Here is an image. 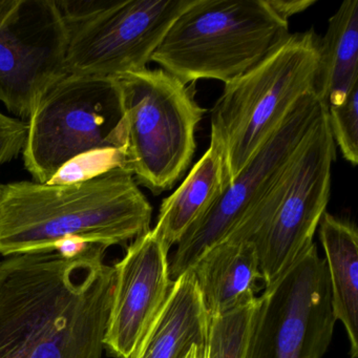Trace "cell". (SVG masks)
<instances>
[{"label": "cell", "mask_w": 358, "mask_h": 358, "mask_svg": "<svg viewBox=\"0 0 358 358\" xmlns=\"http://www.w3.org/2000/svg\"><path fill=\"white\" fill-rule=\"evenodd\" d=\"M320 238L326 253L331 306L350 341V355L358 356V234L354 224L324 213Z\"/></svg>", "instance_id": "cell-16"}, {"label": "cell", "mask_w": 358, "mask_h": 358, "mask_svg": "<svg viewBox=\"0 0 358 358\" xmlns=\"http://www.w3.org/2000/svg\"><path fill=\"white\" fill-rule=\"evenodd\" d=\"M28 124L18 119L5 118L0 120V166L10 162L24 150Z\"/></svg>", "instance_id": "cell-20"}, {"label": "cell", "mask_w": 358, "mask_h": 358, "mask_svg": "<svg viewBox=\"0 0 358 358\" xmlns=\"http://www.w3.org/2000/svg\"><path fill=\"white\" fill-rule=\"evenodd\" d=\"M190 270L209 318L257 299L262 273L250 241H223L205 252Z\"/></svg>", "instance_id": "cell-13"}, {"label": "cell", "mask_w": 358, "mask_h": 358, "mask_svg": "<svg viewBox=\"0 0 358 358\" xmlns=\"http://www.w3.org/2000/svg\"><path fill=\"white\" fill-rule=\"evenodd\" d=\"M315 94L328 106H339L358 85V0H345L318 39Z\"/></svg>", "instance_id": "cell-17"}, {"label": "cell", "mask_w": 358, "mask_h": 358, "mask_svg": "<svg viewBox=\"0 0 358 358\" xmlns=\"http://www.w3.org/2000/svg\"><path fill=\"white\" fill-rule=\"evenodd\" d=\"M267 3L276 15L288 22L293 15L301 13L315 5L316 0H267Z\"/></svg>", "instance_id": "cell-21"}, {"label": "cell", "mask_w": 358, "mask_h": 358, "mask_svg": "<svg viewBox=\"0 0 358 358\" xmlns=\"http://www.w3.org/2000/svg\"><path fill=\"white\" fill-rule=\"evenodd\" d=\"M152 207L117 166L59 183L0 184V255L49 252L69 238L108 249L150 230Z\"/></svg>", "instance_id": "cell-2"}, {"label": "cell", "mask_w": 358, "mask_h": 358, "mask_svg": "<svg viewBox=\"0 0 358 358\" xmlns=\"http://www.w3.org/2000/svg\"><path fill=\"white\" fill-rule=\"evenodd\" d=\"M28 118L22 152L33 181L49 183L94 155L123 157L124 115L114 79L66 73L41 93Z\"/></svg>", "instance_id": "cell-5"}, {"label": "cell", "mask_w": 358, "mask_h": 358, "mask_svg": "<svg viewBox=\"0 0 358 358\" xmlns=\"http://www.w3.org/2000/svg\"><path fill=\"white\" fill-rule=\"evenodd\" d=\"M66 31L56 0H16L0 15V102L30 116L43 91L66 74Z\"/></svg>", "instance_id": "cell-11"}, {"label": "cell", "mask_w": 358, "mask_h": 358, "mask_svg": "<svg viewBox=\"0 0 358 358\" xmlns=\"http://www.w3.org/2000/svg\"><path fill=\"white\" fill-rule=\"evenodd\" d=\"M106 250L0 262V358H102L115 284Z\"/></svg>", "instance_id": "cell-1"}, {"label": "cell", "mask_w": 358, "mask_h": 358, "mask_svg": "<svg viewBox=\"0 0 358 358\" xmlns=\"http://www.w3.org/2000/svg\"><path fill=\"white\" fill-rule=\"evenodd\" d=\"M188 358H206V347H194Z\"/></svg>", "instance_id": "cell-22"}, {"label": "cell", "mask_w": 358, "mask_h": 358, "mask_svg": "<svg viewBox=\"0 0 358 358\" xmlns=\"http://www.w3.org/2000/svg\"><path fill=\"white\" fill-rule=\"evenodd\" d=\"M335 322L326 262L313 244L257 297L246 358H320Z\"/></svg>", "instance_id": "cell-9"}, {"label": "cell", "mask_w": 358, "mask_h": 358, "mask_svg": "<svg viewBox=\"0 0 358 358\" xmlns=\"http://www.w3.org/2000/svg\"><path fill=\"white\" fill-rule=\"evenodd\" d=\"M209 316L192 270L173 280L166 303L131 358H188L206 347Z\"/></svg>", "instance_id": "cell-14"}, {"label": "cell", "mask_w": 358, "mask_h": 358, "mask_svg": "<svg viewBox=\"0 0 358 358\" xmlns=\"http://www.w3.org/2000/svg\"><path fill=\"white\" fill-rule=\"evenodd\" d=\"M267 0H194L173 22L152 62L185 85L227 83L289 36Z\"/></svg>", "instance_id": "cell-3"}, {"label": "cell", "mask_w": 358, "mask_h": 358, "mask_svg": "<svg viewBox=\"0 0 358 358\" xmlns=\"http://www.w3.org/2000/svg\"><path fill=\"white\" fill-rule=\"evenodd\" d=\"M3 118H5V115L1 114V113H0V120H1V119H3Z\"/></svg>", "instance_id": "cell-24"}, {"label": "cell", "mask_w": 358, "mask_h": 358, "mask_svg": "<svg viewBox=\"0 0 358 358\" xmlns=\"http://www.w3.org/2000/svg\"><path fill=\"white\" fill-rule=\"evenodd\" d=\"M66 31V73L117 79L148 69L194 0H56Z\"/></svg>", "instance_id": "cell-7"}, {"label": "cell", "mask_w": 358, "mask_h": 358, "mask_svg": "<svg viewBox=\"0 0 358 358\" xmlns=\"http://www.w3.org/2000/svg\"><path fill=\"white\" fill-rule=\"evenodd\" d=\"M327 110L328 106L315 92L299 100L213 208L178 243L169 263L171 282L192 269L205 252L226 240L248 217L284 177L297 150Z\"/></svg>", "instance_id": "cell-8"}, {"label": "cell", "mask_w": 358, "mask_h": 358, "mask_svg": "<svg viewBox=\"0 0 358 358\" xmlns=\"http://www.w3.org/2000/svg\"><path fill=\"white\" fill-rule=\"evenodd\" d=\"M318 37L289 34L259 64L225 83L210 113L211 141L223 152L230 183L288 116L315 92Z\"/></svg>", "instance_id": "cell-4"}, {"label": "cell", "mask_w": 358, "mask_h": 358, "mask_svg": "<svg viewBox=\"0 0 358 358\" xmlns=\"http://www.w3.org/2000/svg\"><path fill=\"white\" fill-rule=\"evenodd\" d=\"M257 308L252 303L209 318L206 358H246Z\"/></svg>", "instance_id": "cell-18"}, {"label": "cell", "mask_w": 358, "mask_h": 358, "mask_svg": "<svg viewBox=\"0 0 358 358\" xmlns=\"http://www.w3.org/2000/svg\"><path fill=\"white\" fill-rule=\"evenodd\" d=\"M16 0H0V15L9 11L14 5Z\"/></svg>", "instance_id": "cell-23"}, {"label": "cell", "mask_w": 358, "mask_h": 358, "mask_svg": "<svg viewBox=\"0 0 358 358\" xmlns=\"http://www.w3.org/2000/svg\"><path fill=\"white\" fill-rule=\"evenodd\" d=\"M328 120L335 145L352 166L358 163V85L339 106H328Z\"/></svg>", "instance_id": "cell-19"}, {"label": "cell", "mask_w": 358, "mask_h": 358, "mask_svg": "<svg viewBox=\"0 0 358 358\" xmlns=\"http://www.w3.org/2000/svg\"><path fill=\"white\" fill-rule=\"evenodd\" d=\"M117 83L125 124L121 167L159 196L187 171L206 110L196 100V83L185 85L162 69L131 73Z\"/></svg>", "instance_id": "cell-6"}, {"label": "cell", "mask_w": 358, "mask_h": 358, "mask_svg": "<svg viewBox=\"0 0 358 358\" xmlns=\"http://www.w3.org/2000/svg\"><path fill=\"white\" fill-rule=\"evenodd\" d=\"M229 184L225 157L219 145L210 140L208 150L181 185L163 200L152 232L169 250L208 213Z\"/></svg>", "instance_id": "cell-15"}, {"label": "cell", "mask_w": 358, "mask_h": 358, "mask_svg": "<svg viewBox=\"0 0 358 358\" xmlns=\"http://www.w3.org/2000/svg\"><path fill=\"white\" fill-rule=\"evenodd\" d=\"M169 249L150 229L134 240L113 266L115 284L104 348L131 358L166 303L171 291Z\"/></svg>", "instance_id": "cell-12"}, {"label": "cell", "mask_w": 358, "mask_h": 358, "mask_svg": "<svg viewBox=\"0 0 358 358\" xmlns=\"http://www.w3.org/2000/svg\"><path fill=\"white\" fill-rule=\"evenodd\" d=\"M335 148L327 110L297 150L290 182L278 208L251 238L265 288L314 244L330 198Z\"/></svg>", "instance_id": "cell-10"}]
</instances>
